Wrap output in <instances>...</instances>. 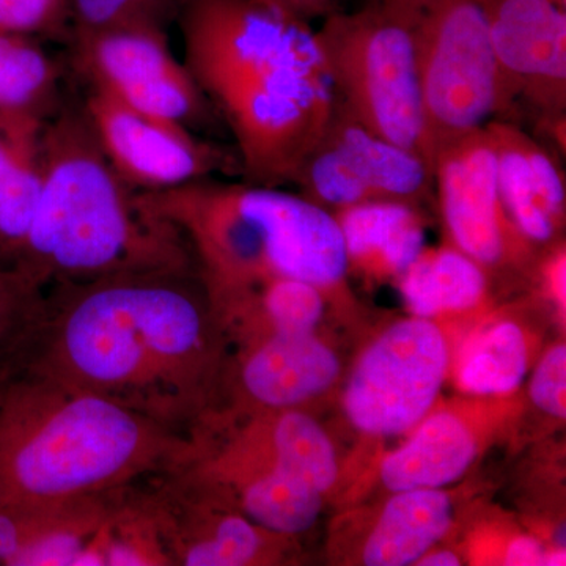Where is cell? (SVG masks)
I'll use <instances>...</instances> for the list:
<instances>
[{
    "mask_svg": "<svg viewBox=\"0 0 566 566\" xmlns=\"http://www.w3.org/2000/svg\"><path fill=\"white\" fill-rule=\"evenodd\" d=\"M226 348L199 273L117 275L48 286L25 371L188 436L218 405Z\"/></svg>",
    "mask_w": 566,
    "mask_h": 566,
    "instance_id": "1",
    "label": "cell"
},
{
    "mask_svg": "<svg viewBox=\"0 0 566 566\" xmlns=\"http://www.w3.org/2000/svg\"><path fill=\"white\" fill-rule=\"evenodd\" d=\"M185 65L232 133L245 182L293 185L337 111L311 22L262 0H188Z\"/></svg>",
    "mask_w": 566,
    "mask_h": 566,
    "instance_id": "2",
    "label": "cell"
},
{
    "mask_svg": "<svg viewBox=\"0 0 566 566\" xmlns=\"http://www.w3.org/2000/svg\"><path fill=\"white\" fill-rule=\"evenodd\" d=\"M44 186L14 268L43 289L128 274L199 273L175 223L145 203L104 155L81 104L41 129Z\"/></svg>",
    "mask_w": 566,
    "mask_h": 566,
    "instance_id": "3",
    "label": "cell"
},
{
    "mask_svg": "<svg viewBox=\"0 0 566 566\" xmlns=\"http://www.w3.org/2000/svg\"><path fill=\"white\" fill-rule=\"evenodd\" d=\"M188 446L125 406L24 371L0 398V504L111 493L172 471Z\"/></svg>",
    "mask_w": 566,
    "mask_h": 566,
    "instance_id": "4",
    "label": "cell"
},
{
    "mask_svg": "<svg viewBox=\"0 0 566 566\" xmlns=\"http://www.w3.org/2000/svg\"><path fill=\"white\" fill-rule=\"evenodd\" d=\"M142 197L185 234L207 294L274 277L312 283L323 293L345 285L340 226L300 193L211 177Z\"/></svg>",
    "mask_w": 566,
    "mask_h": 566,
    "instance_id": "5",
    "label": "cell"
},
{
    "mask_svg": "<svg viewBox=\"0 0 566 566\" xmlns=\"http://www.w3.org/2000/svg\"><path fill=\"white\" fill-rule=\"evenodd\" d=\"M316 36L338 106L431 164L417 70L416 0H374L356 11H335Z\"/></svg>",
    "mask_w": 566,
    "mask_h": 566,
    "instance_id": "6",
    "label": "cell"
},
{
    "mask_svg": "<svg viewBox=\"0 0 566 566\" xmlns=\"http://www.w3.org/2000/svg\"><path fill=\"white\" fill-rule=\"evenodd\" d=\"M417 70L431 164L450 142L504 115L482 0H416Z\"/></svg>",
    "mask_w": 566,
    "mask_h": 566,
    "instance_id": "7",
    "label": "cell"
},
{
    "mask_svg": "<svg viewBox=\"0 0 566 566\" xmlns=\"http://www.w3.org/2000/svg\"><path fill=\"white\" fill-rule=\"evenodd\" d=\"M447 370L449 346L434 323L419 316L395 323L354 365L345 415L365 434H403L433 408Z\"/></svg>",
    "mask_w": 566,
    "mask_h": 566,
    "instance_id": "8",
    "label": "cell"
},
{
    "mask_svg": "<svg viewBox=\"0 0 566 566\" xmlns=\"http://www.w3.org/2000/svg\"><path fill=\"white\" fill-rule=\"evenodd\" d=\"M293 185L331 212L376 202L419 207L434 191L433 166L423 156L382 139L340 106Z\"/></svg>",
    "mask_w": 566,
    "mask_h": 566,
    "instance_id": "9",
    "label": "cell"
},
{
    "mask_svg": "<svg viewBox=\"0 0 566 566\" xmlns=\"http://www.w3.org/2000/svg\"><path fill=\"white\" fill-rule=\"evenodd\" d=\"M504 115L526 107L547 137L565 145L566 0H482Z\"/></svg>",
    "mask_w": 566,
    "mask_h": 566,
    "instance_id": "10",
    "label": "cell"
},
{
    "mask_svg": "<svg viewBox=\"0 0 566 566\" xmlns=\"http://www.w3.org/2000/svg\"><path fill=\"white\" fill-rule=\"evenodd\" d=\"M82 106L104 155L137 191H164L216 174L240 172L237 156L185 126L134 109L95 82L88 81Z\"/></svg>",
    "mask_w": 566,
    "mask_h": 566,
    "instance_id": "11",
    "label": "cell"
},
{
    "mask_svg": "<svg viewBox=\"0 0 566 566\" xmlns=\"http://www.w3.org/2000/svg\"><path fill=\"white\" fill-rule=\"evenodd\" d=\"M85 80L102 85L134 109L199 134L218 117L167 32L115 29L71 40Z\"/></svg>",
    "mask_w": 566,
    "mask_h": 566,
    "instance_id": "12",
    "label": "cell"
},
{
    "mask_svg": "<svg viewBox=\"0 0 566 566\" xmlns=\"http://www.w3.org/2000/svg\"><path fill=\"white\" fill-rule=\"evenodd\" d=\"M433 181L453 248L485 271L526 262L532 244L517 232L502 200L485 126L439 148Z\"/></svg>",
    "mask_w": 566,
    "mask_h": 566,
    "instance_id": "13",
    "label": "cell"
},
{
    "mask_svg": "<svg viewBox=\"0 0 566 566\" xmlns=\"http://www.w3.org/2000/svg\"><path fill=\"white\" fill-rule=\"evenodd\" d=\"M145 485L172 566L273 564L289 539L181 472L150 476Z\"/></svg>",
    "mask_w": 566,
    "mask_h": 566,
    "instance_id": "14",
    "label": "cell"
},
{
    "mask_svg": "<svg viewBox=\"0 0 566 566\" xmlns=\"http://www.w3.org/2000/svg\"><path fill=\"white\" fill-rule=\"evenodd\" d=\"M240 346L238 359H227L214 408L297 409L326 392L340 375L337 354L315 333L271 334Z\"/></svg>",
    "mask_w": 566,
    "mask_h": 566,
    "instance_id": "15",
    "label": "cell"
},
{
    "mask_svg": "<svg viewBox=\"0 0 566 566\" xmlns=\"http://www.w3.org/2000/svg\"><path fill=\"white\" fill-rule=\"evenodd\" d=\"M493 144L499 189L517 232L532 245L553 243L564 229L565 172L545 144L515 122L485 125Z\"/></svg>",
    "mask_w": 566,
    "mask_h": 566,
    "instance_id": "16",
    "label": "cell"
},
{
    "mask_svg": "<svg viewBox=\"0 0 566 566\" xmlns=\"http://www.w3.org/2000/svg\"><path fill=\"white\" fill-rule=\"evenodd\" d=\"M415 433L394 450L379 468L382 485L390 493L442 490L469 471L479 452L471 428L452 412L423 417Z\"/></svg>",
    "mask_w": 566,
    "mask_h": 566,
    "instance_id": "17",
    "label": "cell"
},
{
    "mask_svg": "<svg viewBox=\"0 0 566 566\" xmlns=\"http://www.w3.org/2000/svg\"><path fill=\"white\" fill-rule=\"evenodd\" d=\"M344 234L348 264L375 277H400L424 249L417 205L376 202L333 212Z\"/></svg>",
    "mask_w": 566,
    "mask_h": 566,
    "instance_id": "18",
    "label": "cell"
},
{
    "mask_svg": "<svg viewBox=\"0 0 566 566\" xmlns=\"http://www.w3.org/2000/svg\"><path fill=\"white\" fill-rule=\"evenodd\" d=\"M91 531L81 501L0 504V566H69Z\"/></svg>",
    "mask_w": 566,
    "mask_h": 566,
    "instance_id": "19",
    "label": "cell"
},
{
    "mask_svg": "<svg viewBox=\"0 0 566 566\" xmlns=\"http://www.w3.org/2000/svg\"><path fill=\"white\" fill-rule=\"evenodd\" d=\"M62 104L61 66L40 40L0 33V134L41 129Z\"/></svg>",
    "mask_w": 566,
    "mask_h": 566,
    "instance_id": "20",
    "label": "cell"
},
{
    "mask_svg": "<svg viewBox=\"0 0 566 566\" xmlns=\"http://www.w3.org/2000/svg\"><path fill=\"white\" fill-rule=\"evenodd\" d=\"M452 497L444 490L394 493L364 543L363 564L416 565L452 526Z\"/></svg>",
    "mask_w": 566,
    "mask_h": 566,
    "instance_id": "21",
    "label": "cell"
},
{
    "mask_svg": "<svg viewBox=\"0 0 566 566\" xmlns=\"http://www.w3.org/2000/svg\"><path fill=\"white\" fill-rule=\"evenodd\" d=\"M76 566H172L145 480L118 491Z\"/></svg>",
    "mask_w": 566,
    "mask_h": 566,
    "instance_id": "22",
    "label": "cell"
},
{
    "mask_svg": "<svg viewBox=\"0 0 566 566\" xmlns=\"http://www.w3.org/2000/svg\"><path fill=\"white\" fill-rule=\"evenodd\" d=\"M486 289V271L453 245L423 249L400 275L401 296L419 318L471 311L482 303Z\"/></svg>",
    "mask_w": 566,
    "mask_h": 566,
    "instance_id": "23",
    "label": "cell"
},
{
    "mask_svg": "<svg viewBox=\"0 0 566 566\" xmlns=\"http://www.w3.org/2000/svg\"><path fill=\"white\" fill-rule=\"evenodd\" d=\"M264 449L282 471L326 494L337 482L334 444L322 424L300 409L245 411Z\"/></svg>",
    "mask_w": 566,
    "mask_h": 566,
    "instance_id": "24",
    "label": "cell"
},
{
    "mask_svg": "<svg viewBox=\"0 0 566 566\" xmlns=\"http://www.w3.org/2000/svg\"><path fill=\"white\" fill-rule=\"evenodd\" d=\"M43 129V128H41ZM41 129L6 137L10 158L0 186V266L14 268L39 212L44 186Z\"/></svg>",
    "mask_w": 566,
    "mask_h": 566,
    "instance_id": "25",
    "label": "cell"
},
{
    "mask_svg": "<svg viewBox=\"0 0 566 566\" xmlns=\"http://www.w3.org/2000/svg\"><path fill=\"white\" fill-rule=\"evenodd\" d=\"M527 370L526 334L516 323L501 322L475 334L464 345L457 378L465 392L497 397L523 385Z\"/></svg>",
    "mask_w": 566,
    "mask_h": 566,
    "instance_id": "26",
    "label": "cell"
},
{
    "mask_svg": "<svg viewBox=\"0 0 566 566\" xmlns=\"http://www.w3.org/2000/svg\"><path fill=\"white\" fill-rule=\"evenodd\" d=\"M46 312V289L0 266V386L24 374Z\"/></svg>",
    "mask_w": 566,
    "mask_h": 566,
    "instance_id": "27",
    "label": "cell"
},
{
    "mask_svg": "<svg viewBox=\"0 0 566 566\" xmlns=\"http://www.w3.org/2000/svg\"><path fill=\"white\" fill-rule=\"evenodd\" d=\"M71 40L115 29L167 32L188 0H69Z\"/></svg>",
    "mask_w": 566,
    "mask_h": 566,
    "instance_id": "28",
    "label": "cell"
},
{
    "mask_svg": "<svg viewBox=\"0 0 566 566\" xmlns=\"http://www.w3.org/2000/svg\"><path fill=\"white\" fill-rule=\"evenodd\" d=\"M0 33L28 39H71L69 0H0Z\"/></svg>",
    "mask_w": 566,
    "mask_h": 566,
    "instance_id": "29",
    "label": "cell"
},
{
    "mask_svg": "<svg viewBox=\"0 0 566 566\" xmlns=\"http://www.w3.org/2000/svg\"><path fill=\"white\" fill-rule=\"evenodd\" d=\"M566 348L553 346L539 359L531 381V398L546 415L565 420Z\"/></svg>",
    "mask_w": 566,
    "mask_h": 566,
    "instance_id": "30",
    "label": "cell"
},
{
    "mask_svg": "<svg viewBox=\"0 0 566 566\" xmlns=\"http://www.w3.org/2000/svg\"><path fill=\"white\" fill-rule=\"evenodd\" d=\"M262 2L307 22L324 20L335 11L342 10V0H262Z\"/></svg>",
    "mask_w": 566,
    "mask_h": 566,
    "instance_id": "31",
    "label": "cell"
},
{
    "mask_svg": "<svg viewBox=\"0 0 566 566\" xmlns=\"http://www.w3.org/2000/svg\"><path fill=\"white\" fill-rule=\"evenodd\" d=\"M547 553L542 543L532 536H520L506 547L505 565H545Z\"/></svg>",
    "mask_w": 566,
    "mask_h": 566,
    "instance_id": "32",
    "label": "cell"
},
{
    "mask_svg": "<svg viewBox=\"0 0 566 566\" xmlns=\"http://www.w3.org/2000/svg\"><path fill=\"white\" fill-rule=\"evenodd\" d=\"M547 292L556 301L557 307L565 314L566 307V255L565 249L558 248L545 264Z\"/></svg>",
    "mask_w": 566,
    "mask_h": 566,
    "instance_id": "33",
    "label": "cell"
},
{
    "mask_svg": "<svg viewBox=\"0 0 566 566\" xmlns=\"http://www.w3.org/2000/svg\"><path fill=\"white\" fill-rule=\"evenodd\" d=\"M416 565L420 566H458L461 565V558L452 551H428L427 554Z\"/></svg>",
    "mask_w": 566,
    "mask_h": 566,
    "instance_id": "34",
    "label": "cell"
},
{
    "mask_svg": "<svg viewBox=\"0 0 566 566\" xmlns=\"http://www.w3.org/2000/svg\"><path fill=\"white\" fill-rule=\"evenodd\" d=\"M10 147L9 140L0 134V186L6 178L7 167H9Z\"/></svg>",
    "mask_w": 566,
    "mask_h": 566,
    "instance_id": "35",
    "label": "cell"
},
{
    "mask_svg": "<svg viewBox=\"0 0 566 566\" xmlns=\"http://www.w3.org/2000/svg\"><path fill=\"white\" fill-rule=\"evenodd\" d=\"M3 389H6V386H0V398H2Z\"/></svg>",
    "mask_w": 566,
    "mask_h": 566,
    "instance_id": "36",
    "label": "cell"
}]
</instances>
